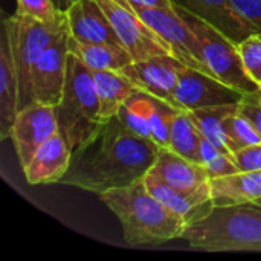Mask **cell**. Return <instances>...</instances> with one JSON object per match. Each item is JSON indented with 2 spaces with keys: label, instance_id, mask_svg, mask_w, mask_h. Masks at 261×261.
I'll return each mask as SVG.
<instances>
[{
  "label": "cell",
  "instance_id": "cell-1",
  "mask_svg": "<svg viewBox=\"0 0 261 261\" xmlns=\"http://www.w3.org/2000/svg\"><path fill=\"white\" fill-rule=\"evenodd\" d=\"M159 150L154 141L133 133L115 115L72 151L70 167L60 182L95 194L128 187L144 180Z\"/></svg>",
  "mask_w": 261,
  "mask_h": 261
},
{
  "label": "cell",
  "instance_id": "cell-2",
  "mask_svg": "<svg viewBox=\"0 0 261 261\" xmlns=\"http://www.w3.org/2000/svg\"><path fill=\"white\" fill-rule=\"evenodd\" d=\"M101 200L122 225L124 240L132 246L162 245L182 239L187 220L164 206L144 180L99 194Z\"/></svg>",
  "mask_w": 261,
  "mask_h": 261
},
{
  "label": "cell",
  "instance_id": "cell-3",
  "mask_svg": "<svg viewBox=\"0 0 261 261\" xmlns=\"http://www.w3.org/2000/svg\"><path fill=\"white\" fill-rule=\"evenodd\" d=\"M182 239L191 248L210 252H261V205L214 206L206 217L188 225Z\"/></svg>",
  "mask_w": 261,
  "mask_h": 261
},
{
  "label": "cell",
  "instance_id": "cell-4",
  "mask_svg": "<svg viewBox=\"0 0 261 261\" xmlns=\"http://www.w3.org/2000/svg\"><path fill=\"white\" fill-rule=\"evenodd\" d=\"M55 110L58 132L64 136L72 151L81 147L104 121L92 70L70 52L63 96Z\"/></svg>",
  "mask_w": 261,
  "mask_h": 261
},
{
  "label": "cell",
  "instance_id": "cell-5",
  "mask_svg": "<svg viewBox=\"0 0 261 261\" xmlns=\"http://www.w3.org/2000/svg\"><path fill=\"white\" fill-rule=\"evenodd\" d=\"M3 26L8 32L11 55L18 83V112L34 102L31 90L32 67L40 55L69 29L67 15L55 21H40L20 14L6 15ZM17 112V113H18Z\"/></svg>",
  "mask_w": 261,
  "mask_h": 261
},
{
  "label": "cell",
  "instance_id": "cell-6",
  "mask_svg": "<svg viewBox=\"0 0 261 261\" xmlns=\"http://www.w3.org/2000/svg\"><path fill=\"white\" fill-rule=\"evenodd\" d=\"M176 12L188 23L197 37L202 63L210 72L226 86L243 92L245 95L261 93L260 84L246 70L237 44L222 34L217 28L191 14L176 3Z\"/></svg>",
  "mask_w": 261,
  "mask_h": 261
},
{
  "label": "cell",
  "instance_id": "cell-7",
  "mask_svg": "<svg viewBox=\"0 0 261 261\" xmlns=\"http://www.w3.org/2000/svg\"><path fill=\"white\" fill-rule=\"evenodd\" d=\"M96 2L107 14L116 35L133 61H142L156 55H174V49L132 9L127 0Z\"/></svg>",
  "mask_w": 261,
  "mask_h": 261
},
{
  "label": "cell",
  "instance_id": "cell-8",
  "mask_svg": "<svg viewBox=\"0 0 261 261\" xmlns=\"http://www.w3.org/2000/svg\"><path fill=\"white\" fill-rule=\"evenodd\" d=\"M132 9L151 28L154 29L173 49L176 58H179L184 64L202 70L211 76H214L210 69L202 63L200 46L197 37L188 23L176 12V9H164V8H150L132 3L127 0ZM216 78V76H214Z\"/></svg>",
  "mask_w": 261,
  "mask_h": 261
},
{
  "label": "cell",
  "instance_id": "cell-9",
  "mask_svg": "<svg viewBox=\"0 0 261 261\" xmlns=\"http://www.w3.org/2000/svg\"><path fill=\"white\" fill-rule=\"evenodd\" d=\"M243 98V92L232 89L220 80L190 66H184L180 70L179 83L174 92L177 109L185 112L211 106L237 104L242 102Z\"/></svg>",
  "mask_w": 261,
  "mask_h": 261
},
{
  "label": "cell",
  "instance_id": "cell-10",
  "mask_svg": "<svg viewBox=\"0 0 261 261\" xmlns=\"http://www.w3.org/2000/svg\"><path fill=\"white\" fill-rule=\"evenodd\" d=\"M69 57V29L63 32L37 60L31 73L34 102L58 106L66 83Z\"/></svg>",
  "mask_w": 261,
  "mask_h": 261
},
{
  "label": "cell",
  "instance_id": "cell-11",
  "mask_svg": "<svg viewBox=\"0 0 261 261\" xmlns=\"http://www.w3.org/2000/svg\"><path fill=\"white\" fill-rule=\"evenodd\" d=\"M57 132L58 121L54 106L32 102L17 113L9 138L14 142L21 168L29 164L38 147Z\"/></svg>",
  "mask_w": 261,
  "mask_h": 261
},
{
  "label": "cell",
  "instance_id": "cell-12",
  "mask_svg": "<svg viewBox=\"0 0 261 261\" xmlns=\"http://www.w3.org/2000/svg\"><path fill=\"white\" fill-rule=\"evenodd\" d=\"M184 66L187 64L174 55H156L142 61H133L121 72L136 86L138 90L164 99L177 109L174 92Z\"/></svg>",
  "mask_w": 261,
  "mask_h": 261
},
{
  "label": "cell",
  "instance_id": "cell-13",
  "mask_svg": "<svg viewBox=\"0 0 261 261\" xmlns=\"http://www.w3.org/2000/svg\"><path fill=\"white\" fill-rule=\"evenodd\" d=\"M150 171L184 193L211 197V179L205 167L179 156L170 148L161 147Z\"/></svg>",
  "mask_w": 261,
  "mask_h": 261
},
{
  "label": "cell",
  "instance_id": "cell-14",
  "mask_svg": "<svg viewBox=\"0 0 261 261\" xmlns=\"http://www.w3.org/2000/svg\"><path fill=\"white\" fill-rule=\"evenodd\" d=\"M70 35L81 43H101L124 47L107 14L96 0H76L67 11Z\"/></svg>",
  "mask_w": 261,
  "mask_h": 261
},
{
  "label": "cell",
  "instance_id": "cell-15",
  "mask_svg": "<svg viewBox=\"0 0 261 261\" xmlns=\"http://www.w3.org/2000/svg\"><path fill=\"white\" fill-rule=\"evenodd\" d=\"M72 161V148L64 136L57 132L46 142H43L34 153L28 165H24L23 174L31 185L60 182L67 173Z\"/></svg>",
  "mask_w": 261,
  "mask_h": 261
},
{
  "label": "cell",
  "instance_id": "cell-16",
  "mask_svg": "<svg viewBox=\"0 0 261 261\" xmlns=\"http://www.w3.org/2000/svg\"><path fill=\"white\" fill-rule=\"evenodd\" d=\"M144 184L147 190L168 210L174 211L180 217L187 220L188 225L193 222H197L203 217H206L211 210L214 208L213 199L208 196H194L184 193L170 184H167L164 179H161L153 171H148L144 177Z\"/></svg>",
  "mask_w": 261,
  "mask_h": 261
},
{
  "label": "cell",
  "instance_id": "cell-17",
  "mask_svg": "<svg viewBox=\"0 0 261 261\" xmlns=\"http://www.w3.org/2000/svg\"><path fill=\"white\" fill-rule=\"evenodd\" d=\"M18 112V83L5 26L0 35V139L11 136V127Z\"/></svg>",
  "mask_w": 261,
  "mask_h": 261
},
{
  "label": "cell",
  "instance_id": "cell-18",
  "mask_svg": "<svg viewBox=\"0 0 261 261\" xmlns=\"http://www.w3.org/2000/svg\"><path fill=\"white\" fill-rule=\"evenodd\" d=\"M179 6L185 8L191 14L208 21L225 34L229 40L239 44L248 35V29L237 18L231 0H174Z\"/></svg>",
  "mask_w": 261,
  "mask_h": 261
},
{
  "label": "cell",
  "instance_id": "cell-19",
  "mask_svg": "<svg viewBox=\"0 0 261 261\" xmlns=\"http://www.w3.org/2000/svg\"><path fill=\"white\" fill-rule=\"evenodd\" d=\"M211 199L214 206L257 202L261 199V170L211 179Z\"/></svg>",
  "mask_w": 261,
  "mask_h": 261
},
{
  "label": "cell",
  "instance_id": "cell-20",
  "mask_svg": "<svg viewBox=\"0 0 261 261\" xmlns=\"http://www.w3.org/2000/svg\"><path fill=\"white\" fill-rule=\"evenodd\" d=\"M102 119L118 115L125 101L139 92L121 70H92Z\"/></svg>",
  "mask_w": 261,
  "mask_h": 261
},
{
  "label": "cell",
  "instance_id": "cell-21",
  "mask_svg": "<svg viewBox=\"0 0 261 261\" xmlns=\"http://www.w3.org/2000/svg\"><path fill=\"white\" fill-rule=\"evenodd\" d=\"M69 52L73 54L90 70H122L133 63L132 55L124 47L101 43H81L69 32Z\"/></svg>",
  "mask_w": 261,
  "mask_h": 261
},
{
  "label": "cell",
  "instance_id": "cell-22",
  "mask_svg": "<svg viewBox=\"0 0 261 261\" xmlns=\"http://www.w3.org/2000/svg\"><path fill=\"white\" fill-rule=\"evenodd\" d=\"M240 110V102L237 104H223V106H211V107H203L197 109L193 112H188L200 133L210 139L220 151L231 154L226 145V133H225V125L229 116L236 115ZM234 158V156H232Z\"/></svg>",
  "mask_w": 261,
  "mask_h": 261
},
{
  "label": "cell",
  "instance_id": "cell-23",
  "mask_svg": "<svg viewBox=\"0 0 261 261\" xmlns=\"http://www.w3.org/2000/svg\"><path fill=\"white\" fill-rule=\"evenodd\" d=\"M202 138L203 135L191 119L190 113L185 110H180L171 124V132H170V150L177 153L179 156L200 164L202 165Z\"/></svg>",
  "mask_w": 261,
  "mask_h": 261
},
{
  "label": "cell",
  "instance_id": "cell-24",
  "mask_svg": "<svg viewBox=\"0 0 261 261\" xmlns=\"http://www.w3.org/2000/svg\"><path fill=\"white\" fill-rule=\"evenodd\" d=\"M145 113L151 130V139L162 148L170 147V132L174 116L180 112L164 99L154 98L144 92Z\"/></svg>",
  "mask_w": 261,
  "mask_h": 261
},
{
  "label": "cell",
  "instance_id": "cell-25",
  "mask_svg": "<svg viewBox=\"0 0 261 261\" xmlns=\"http://www.w3.org/2000/svg\"><path fill=\"white\" fill-rule=\"evenodd\" d=\"M225 133H226V145L232 156L242 148L261 142L258 130L251 122V119L246 118L240 110L236 115L228 118L226 125H225Z\"/></svg>",
  "mask_w": 261,
  "mask_h": 261
},
{
  "label": "cell",
  "instance_id": "cell-26",
  "mask_svg": "<svg viewBox=\"0 0 261 261\" xmlns=\"http://www.w3.org/2000/svg\"><path fill=\"white\" fill-rule=\"evenodd\" d=\"M118 118L133 133H136L142 138L151 139V130H150V124H148L147 113H145L144 92L139 90L135 95H132L125 101V104L119 109Z\"/></svg>",
  "mask_w": 261,
  "mask_h": 261
},
{
  "label": "cell",
  "instance_id": "cell-27",
  "mask_svg": "<svg viewBox=\"0 0 261 261\" xmlns=\"http://www.w3.org/2000/svg\"><path fill=\"white\" fill-rule=\"evenodd\" d=\"M17 14L40 21H55L66 15L52 0H17Z\"/></svg>",
  "mask_w": 261,
  "mask_h": 261
},
{
  "label": "cell",
  "instance_id": "cell-28",
  "mask_svg": "<svg viewBox=\"0 0 261 261\" xmlns=\"http://www.w3.org/2000/svg\"><path fill=\"white\" fill-rule=\"evenodd\" d=\"M231 6L249 34L261 35V0H231Z\"/></svg>",
  "mask_w": 261,
  "mask_h": 261
},
{
  "label": "cell",
  "instance_id": "cell-29",
  "mask_svg": "<svg viewBox=\"0 0 261 261\" xmlns=\"http://www.w3.org/2000/svg\"><path fill=\"white\" fill-rule=\"evenodd\" d=\"M237 49L242 55L246 70L252 76L258 69H261V35L260 34L248 35L245 40H242L237 44Z\"/></svg>",
  "mask_w": 261,
  "mask_h": 261
},
{
  "label": "cell",
  "instance_id": "cell-30",
  "mask_svg": "<svg viewBox=\"0 0 261 261\" xmlns=\"http://www.w3.org/2000/svg\"><path fill=\"white\" fill-rule=\"evenodd\" d=\"M203 167H205L210 179H217V177H225V176L240 173L234 158L226 153H222V151L214 159H211L208 164H205Z\"/></svg>",
  "mask_w": 261,
  "mask_h": 261
},
{
  "label": "cell",
  "instance_id": "cell-31",
  "mask_svg": "<svg viewBox=\"0 0 261 261\" xmlns=\"http://www.w3.org/2000/svg\"><path fill=\"white\" fill-rule=\"evenodd\" d=\"M234 161L240 171L261 170V142L234 153Z\"/></svg>",
  "mask_w": 261,
  "mask_h": 261
},
{
  "label": "cell",
  "instance_id": "cell-32",
  "mask_svg": "<svg viewBox=\"0 0 261 261\" xmlns=\"http://www.w3.org/2000/svg\"><path fill=\"white\" fill-rule=\"evenodd\" d=\"M240 112L251 119L261 136V93L258 95H245L240 102Z\"/></svg>",
  "mask_w": 261,
  "mask_h": 261
},
{
  "label": "cell",
  "instance_id": "cell-33",
  "mask_svg": "<svg viewBox=\"0 0 261 261\" xmlns=\"http://www.w3.org/2000/svg\"><path fill=\"white\" fill-rule=\"evenodd\" d=\"M132 3L142 5V6H150V8H164V9H176V2L174 0H130Z\"/></svg>",
  "mask_w": 261,
  "mask_h": 261
},
{
  "label": "cell",
  "instance_id": "cell-34",
  "mask_svg": "<svg viewBox=\"0 0 261 261\" xmlns=\"http://www.w3.org/2000/svg\"><path fill=\"white\" fill-rule=\"evenodd\" d=\"M54 3H55V6L60 9V11H63V12H66L76 0H52Z\"/></svg>",
  "mask_w": 261,
  "mask_h": 261
},
{
  "label": "cell",
  "instance_id": "cell-35",
  "mask_svg": "<svg viewBox=\"0 0 261 261\" xmlns=\"http://www.w3.org/2000/svg\"><path fill=\"white\" fill-rule=\"evenodd\" d=\"M252 78H254V80H255V81L260 84V87H261V69H258V70H257V72L252 75Z\"/></svg>",
  "mask_w": 261,
  "mask_h": 261
},
{
  "label": "cell",
  "instance_id": "cell-36",
  "mask_svg": "<svg viewBox=\"0 0 261 261\" xmlns=\"http://www.w3.org/2000/svg\"><path fill=\"white\" fill-rule=\"evenodd\" d=\"M254 203H257V205H261V199H258L257 202H254Z\"/></svg>",
  "mask_w": 261,
  "mask_h": 261
}]
</instances>
